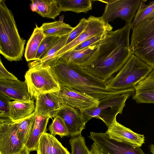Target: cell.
I'll list each match as a JSON object with an SVG mask.
<instances>
[{"label": "cell", "instance_id": "obj_1", "mask_svg": "<svg viewBox=\"0 0 154 154\" xmlns=\"http://www.w3.org/2000/svg\"><path fill=\"white\" fill-rule=\"evenodd\" d=\"M131 23L108 32L100 42L95 55L82 66L90 73L106 81L122 67L132 54L129 35Z\"/></svg>", "mask_w": 154, "mask_h": 154}, {"label": "cell", "instance_id": "obj_2", "mask_svg": "<svg viewBox=\"0 0 154 154\" xmlns=\"http://www.w3.org/2000/svg\"><path fill=\"white\" fill-rule=\"evenodd\" d=\"M50 67L60 85L71 88L99 101L129 89L115 90L109 88L106 81L94 76L80 65L57 61Z\"/></svg>", "mask_w": 154, "mask_h": 154}, {"label": "cell", "instance_id": "obj_3", "mask_svg": "<svg viewBox=\"0 0 154 154\" xmlns=\"http://www.w3.org/2000/svg\"><path fill=\"white\" fill-rule=\"evenodd\" d=\"M5 0H0V53L8 60H21L26 40L18 32L14 16Z\"/></svg>", "mask_w": 154, "mask_h": 154}, {"label": "cell", "instance_id": "obj_4", "mask_svg": "<svg viewBox=\"0 0 154 154\" xmlns=\"http://www.w3.org/2000/svg\"><path fill=\"white\" fill-rule=\"evenodd\" d=\"M130 48L133 54L154 69V17L132 28Z\"/></svg>", "mask_w": 154, "mask_h": 154}, {"label": "cell", "instance_id": "obj_5", "mask_svg": "<svg viewBox=\"0 0 154 154\" xmlns=\"http://www.w3.org/2000/svg\"><path fill=\"white\" fill-rule=\"evenodd\" d=\"M153 70L151 66L132 54L117 73L106 82L108 88L113 90L134 88Z\"/></svg>", "mask_w": 154, "mask_h": 154}, {"label": "cell", "instance_id": "obj_6", "mask_svg": "<svg viewBox=\"0 0 154 154\" xmlns=\"http://www.w3.org/2000/svg\"><path fill=\"white\" fill-rule=\"evenodd\" d=\"M134 92V88L122 93L112 95L99 101L98 106L82 111L87 122L93 118L102 121L108 127L116 119L117 115L122 114L125 102Z\"/></svg>", "mask_w": 154, "mask_h": 154}, {"label": "cell", "instance_id": "obj_7", "mask_svg": "<svg viewBox=\"0 0 154 154\" xmlns=\"http://www.w3.org/2000/svg\"><path fill=\"white\" fill-rule=\"evenodd\" d=\"M25 78L32 99L39 94L56 92L60 89L50 66L29 69L25 73Z\"/></svg>", "mask_w": 154, "mask_h": 154}, {"label": "cell", "instance_id": "obj_8", "mask_svg": "<svg viewBox=\"0 0 154 154\" xmlns=\"http://www.w3.org/2000/svg\"><path fill=\"white\" fill-rule=\"evenodd\" d=\"M141 0H116L110 4H106L104 13L101 17L106 23L119 18L126 23H132Z\"/></svg>", "mask_w": 154, "mask_h": 154}, {"label": "cell", "instance_id": "obj_9", "mask_svg": "<svg viewBox=\"0 0 154 154\" xmlns=\"http://www.w3.org/2000/svg\"><path fill=\"white\" fill-rule=\"evenodd\" d=\"M88 137L96 143L103 154H147L140 147L111 139L106 132H91Z\"/></svg>", "mask_w": 154, "mask_h": 154}, {"label": "cell", "instance_id": "obj_10", "mask_svg": "<svg viewBox=\"0 0 154 154\" xmlns=\"http://www.w3.org/2000/svg\"><path fill=\"white\" fill-rule=\"evenodd\" d=\"M25 145L18 137L16 122L0 118V154H14Z\"/></svg>", "mask_w": 154, "mask_h": 154}, {"label": "cell", "instance_id": "obj_11", "mask_svg": "<svg viewBox=\"0 0 154 154\" xmlns=\"http://www.w3.org/2000/svg\"><path fill=\"white\" fill-rule=\"evenodd\" d=\"M86 27L80 35L69 44L65 45L57 54L54 62L58 57L65 52L74 48L86 40L95 35L112 31L113 28L109 23L105 22L101 17L90 16L87 19Z\"/></svg>", "mask_w": 154, "mask_h": 154}, {"label": "cell", "instance_id": "obj_12", "mask_svg": "<svg viewBox=\"0 0 154 154\" xmlns=\"http://www.w3.org/2000/svg\"><path fill=\"white\" fill-rule=\"evenodd\" d=\"M60 89L54 93L61 104H64L82 111L97 107L99 101L85 94L69 87L60 85Z\"/></svg>", "mask_w": 154, "mask_h": 154}, {"label": "cell", "instance_id": "obj_13", "mask_svg": "<svg viewBox=\"0 0 154 154\" xmlns=\"http://www.w3.org/2000/svg\"><path fill=\"white\" fill-rule=\"evenodd\" d=\"M55 116L63 120L69 136L71 137L81 134L82 130L85 128L87 122L82 111L80 109L66 104H61L60 108L51 115V118Z\"/></svg>", "mask_w": 154, "mask_h": 154}, {"label": "cell", "instance_id": "obj_14", "mask_svg": "<svg viewBox=\"0 0 154 154\" xmlns=\"http://www.w3.org/2000/svg\"><path fill=\"white\" fill-rule=\"evenodd\" d=\"M106 133L111 139L134 146L140 147L144 143L143 135L136 133L126 127L118 122L116 119L108 127Z\"/></svg>", "mask_w": 154, "mask_h": 154}, {"label": "cell", "instance_id": "obj_15", "mask_svg": "<svg viewBox=\"0 0 154 154\" xmlns=\"http://www.w3.org/2000/svg\"><path fill=\"white\" fill-rule=\"evenodd\" d=\"M0 92L11 100L28 101L32 99L25 81L0 79Z\"/></svg>", "mask_w": 154, "mask_h": 154}, {"label": "cell", "instance_id": "obj_16", "mask_svg": "<svg viewBox=\"0 0 154 154\" xmlns=\"http://www.w3.org/2000/svg\"><path fill=\"white\" fill-rule=\"evenodd\" d=\"M100 42L80 50L68 51L59 56L56 62L84 66L95 55Z\"/></svg>", "mask_w": 154, "mask_h": 154}, {"label": "cell", "instance_id": "obj_17", "mask_svg": "<svg viewBox=\"0 0 154 154\" xmlns=\"http://www.w3.org/2000/svg\"><path fill=\"white\" fill-rule=\"evenodd\" d=\"M35 99L34 112L38 115H50L51 116L60 108L61 104L57 97L54 92L39 94Z\"/></svg>", "mask_w": 154, "mask_h": 154}, {"label": "cell", "instance_id": "obj_18", "mask_svg": "<svg viewBox=\"0 0 154 154\" xmlns=\"http://www.w3.org/2000/svg\"><path fill=\"white\" fill-rule=\"evenodd\" d=\"M50 118V115L36 114L34 124L25 144L29 152L36 150L41 137L47 131V125Z\"/></svg>", "mask_w": 154, "mask_h": 154}, {"label": "cell", "instance_id": "obj_19", "mask_svg": "<svg viewBox=\"0 0 154 154\" xmlns=\"http://www.w3.org/2000/svg\"><path fill=\"white\" fill-rule=\"evenodd\" d=\"M134 88L132 99L137 103H154V78L147 76Z\"/></svg>", "mask_w": 154, "mask_h": 154}, {"label": "cell", "instance_id": "obj_20", "mask_svg": "<svg viewBox=\"0 0 154 154\" xmlns=\"http://www.w3.org/2000/svg\"><path fill=\"white\" fill-rule=\"evenodd\" d=\"M36 151L37 154H70L55 136L47 132L41 137Z\"/></svg>", "mask_w": 154, "mask_h": 154}, {"label": "cell", "instance_id": "obj_21", "mask_svg": "<svg viewBox=\"0 0 154 154\" xmlns=\"http://www.w3.org/2000/svg\"><path fill=\"white\" fill-rule=\"evenodd\" d=\"M9 118L16 122L31 116L35 109L33 99L28 101L14 100L9 103Z\"/></svg>", "mask_w": 154, "mask_h": 154}, {"label": "cell", "instance_id": "obj_22", "mask_svg": "<svg viewBox=\"0 0 154 154\" xmlns=\"http://www.w3.org/2000/svg\"><path fill=\"white\" fill-rule=\"evenodd\" d=\"M69 34L60 37L43 59L29 63L28 66L29 69L34 67H45L52 66L54 63V59L57 53L65 46Z\"/></svg>", "mask_w": 154, "mask_h": 154}, {"label": "cell", "instance_id": "obj_23", "mask_svg": "<svg viewBox=\"0 0 154 154\" xmlns=\"http://www.w3.org/2000/svg\"><path fill=\"white\" fill-rule=\"evenodd\" d=\"M45 37L41 27L35 25V27L28 40L26 47L24 56L27 61L35 60L38 48Z\"/></svg>", "mask_w": 154, "mask_h": 154}, {"label": "cell", "instance_id": "obj_24", "mask_svg": "<svg viewBox=\"0 0 154 154\" xmlns=\"http://www.w3.org/2000/svg\"><path fill=\"white\" fill-rule=\"evenodd\" d=\"M35 4V12L43 17L54 19L61 11L57 0H32Z\"/></svg>", "mask_w": 154, "mask_h": 154}, {"label": "cell", "instance_id": "obj_25", "mask_svg": "<svg viewBox=\"0 0 154 154\" xmlns=\"http://www.w3.org/2000/svg\"><path fill=\"white\" fill-rule=\"evenodd\" d=\"M92 0H57L61 11L87 13L92 9Z\"/></svg>", "mask_w": 154, "mask_h": 154}, {"label": "cell", "instance_id": "obj_26", "mask_svg": "<svg viewBox=\"0 0 154 154\" xmlns=\"http://www.w3.org/2000/svg\"><path fill=\"white\" fill-rule=\"evenodd\" d=\"M40 27L45 36L60 37L69 34L74 28L63 20L44 23Z\"/></svg>", "mask_w": 154, "mask_h": 154}, {"label": "cell", "instance_id": "obj_27", "mask_svg": "<svg viewBox=\"0 0 154 154\" xmlns=\"http://www.w3.org/2000/svg\"><path fill=\"white\" fill-rule=\"evenodd\" d=\"M35 115L34 112L28 117L16 122L18 137L25 145L34 124Z\"/></svg>", "mask_w": 154, "mask_h": 154}, {"label": "cell", "instance_id": "obj_28", "mask_svg": "<svg viewBox=\"0 0 154 154\" xmlns=\"http://www.w3.org/2000/svg\"><path fill=\"white\" fill-rule=\"evenodd\" d=\"M154 10V1L147 5L141 0L134 19L132 22V27L143 21Z\"/></svg>", "mask_w": 154, "mask_h": 154}, {"label": "cell", "instance_id": "obj_29", "mask_svg": "<svg viewBox=\"0 0 154 154\" xmlns=\"http://www.w3.org/2000/svg\"><path fill=\"white\" fill-rule=\"evenodd\" d=\"M69 142L71 148V154H90L85 138L81 134L71 137Z\"/></svg>", "mask_w": 154, "mask_h": 154}, {"label": "cell", "instance_id": "obj_30", "mask_svg": "<svg viewBox=\"0 0 154 154\" xmlns=\"http://www.w3.org/2000/svg\"><path fill=\"white\" fill-rule=\"evenodd\" d=\"M60 37L59 36H45L38 48L35 60L43 59Z\"/></svg>", "mask_w": 154, "mask_h": 154}, {"label": "cell", "instance_id": "obj_31", "mask_svg": "<svg viewBox=\"0 0 154 154\" xmlns=\"http://www.w3.org/2000/svg\"><path fill=\"white\" fill-rule=\"evenodd\" d=\"M52 123L49 126L50 134L55 136L57 135L61 137L69 136L67 128L63 120L57 116H54Z\"/></svg>", "mask_w": 154, "mask_h": 154}, {"label": "cell", "instance_id": "obj_32", "mask_svg": "<svg viewBox=\"0 0 154 154\" xmlns=\"http://www.w3.org/2000/svg\"><path fill=\"white\" fill-rule=\"evenodd\" d=\"M87 19L84 18L80 20L78 24L69 33L66 45L77 38L82 33L86 26Z\"/></svg>", "mask_w": 154, "mask_h": 154}, {"label": "cell", "instance_id": "obj_33", "mask_svg": "<svg viewBox=\"0 0 154 154\" xmlns=\"http://www.w3.org/2000/svg\"><path fill=\"white\" fill-rule=\"evenodd\" d=\"M11 100L0 92V118H9V103Z\"/></svg>", "mask_w": 154, "mask_h": 154}, {"label": "cell", "instance_id": "obj_34", "mask_svg": "<svg viewBox=\"0 0 154 154\" xmlns=\"http://www.w3.org/2000/svg\"><path fill=\"white\" fill-rule=\"evenodd\" d=\"M107 32L93 36L84 41L72 49L75 50H80L97 43L104 38Z\"/></svg>", "mask_w": 154, "mask_h": 154}, {"label": "cell", "instance_id": "obj_35", "mask_svg": "<svg viewBox=\"0 0 154 154\" xmlns=\"http://www.w3.org/2000/svg\"><path fill=\"white\" fill-rule=\"evenodd\" d=\"M0 79L17 80L18 79L13 74L9 72L5 68L0 59Z\"/></svg>", "mask_w": 154, "mask_h": 154}, {"label": "cell", "instance_id": "obj_36", "mask_svg": "<svg viewBox=\"0 0 154 154\" xmlns=\"http://www.w3.org/2000/svg\"><path fill=\"white\" fill-rule=\"evenodd\" d=\"M90 152V154H102L100 148L94 142L91 146Z\"/></svg>", "mask_w": 154, "mask_h": 154}, {"label": "cell", "instance_id": "obj_37", "mask_svg": "<svg viewBox=\"0 0 154 154\" xmlns=\"http://www.w3.org/2000/svg\"><path fill=\"white\" fill-rule=\"evenodd\" d=\"M29 152L25 145L18 152L14 154H29Z\"/></svg>", "mask_w": 154, "mask_h": 154}, {"label": "cell", "instance_id": "obj_38", "mask_svg": "<svg viewBox=\"0 0 154 154\" xmlns=\"http://www.w3.org/2000/svg\"><path fill=\"white\" fill-rule=\"evenodd\" d=\"M116 0H98L103 3H106V4H111L115 1Z\"/></svg>", "mask_w": 154, "mask_h": 154}, {"label": "cell", "instance_id": "obj_39", "mask_svg": "<svg viewBox=\"0 0 154 154\" xmlns=\"http://www.w3.org/2000/svg\"><path fill=\"white\" fill-rule=\"evenodd\" d=\"M154 17V10L144 20L150 19Z\"/></svg>", "mask_w": 154, "mask_h": 154}, {"label": "cell", "instance_id": "obj_40", "mask_svg": "<svg viewBox=\"0 0 154 154\" xmlns=\"http://www.w3.org/2000/svg\"><path fill=\"white\" fill-rule=\"evenodd\" d=\"M151 152L154 154V144H152L149 146Z\"/></svg>", "mask_w": 154, "mask_h": 154}, {"label": "cell", "instance_id": "obj_41", "mask_svg": "<svg viewBox=\"0 0 154 154\" xmlns=\"http://www.w3.org/2000/svg\"><path fill=\"white\" fill-rule=\"evenodd\" d=\"M148 76L150 77L154 78V69H153Z\"/></svg>", "mask_w": 154, "mask_h": 154}, {"label": "cell", "instance_id": "obj_42", "mask_svg": "<svg viewBox=\"0 0 154 154\" xmlns=\"http://www.w3.org/2000/svg\"></svg>", "mask_w": 154, "mask_h": 154}]
</instances>
